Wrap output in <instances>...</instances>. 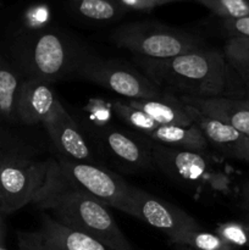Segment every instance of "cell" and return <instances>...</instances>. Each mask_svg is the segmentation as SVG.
<instances>
[{
  "label": "cell",
  "mask_w": 249,
  "mask_h": 250,
  "mask_svg": "<svg viewBox=\"0 0 249 250\" xmlns=\"http://www.w3.org/2000/svg\"><path fill=\"white\" fill-rule=\"evenodd\" d=\"M32 204L62 226L84 233L112 250H134L106 205L62 175L50 159L48 178Z\"/></svg>",
  "instance_id": "6da1fadb"
},
{
  "label": "cell",
  "mask_w": 249,
  "mask_h": 250,
  "mask_svg": "<svg viewBox=\"0 0 249 250\" xmlns=\"http://www.w3.org/2000/svg\"><path fill=\"white\" fill-rule=\"evenodd\" d=\"M134 61L142 73L167 94L177 98H237L233 87L236 75L224 53L216 49L204 46L165 60L134 56Z\"/></svg>",
  "instance_id": "7a4b0ae2"
},
{
  "label": "cell",
  "mask_w": 249,
  "mask_h": 250,
  "mask_svg": "<svg viewBox=\"0 0 249 250\" xmlns=\"http://www.w3.org/2000/svg\"><path fill=\"white\" fill-rule=\"evenodd\" d=\"M85 51L87 49L67 33L46 26L17 32L4 55L23 80L51 84L75 77Z\"/></svg>",
  "instance_id": "3957f363"
},
{
  "label": "cell",
  "mask_w": 249,
  "mask_h": 250,
  "mask_svg": "<svg viewBox=\"0 0 249 250\" xmlns=\"http://www.w3.org/2000/svg\"><path fill=\"white\" fill-rule=\"evenodd\" d=\"M117 46L137 58L165 60L204 48L199 36L156 22H131L117 27L111 34Z\"/></svg>",
  "instance_id": "277c9868"
},
{
  "label": "cell",
  "mask_w": 249,
  "mask_h": 250,
  "mask_svg": "<svg viewBox=\"0 0 249 250\" xmlns=\"http://www.w3.org/2000/svg\"><path fill=\"white\" fill-rule=\"evenodd\" d=\"M75 77L111 90L127 100L156 99L168 95L146 76L132 66L85 51L76 68Z\"/></svg>",
  "instance_id": "5b68a950"
},
{
  "label": "cell",
  "mask_w": 249,
  "mask_h": 250,
  "mask_svg": "<svg viewBox=\"0 0 249 250\" xmlns=\"http://www.w3.org/2000/svg\"><path fill=\"white\" fill-rule=\"evenodd\" d=\"M50 159L32 154H15L0 166V214L10 215L32 204L48 178Z\"/></svg>",
  "instance_id": "8992f818"
},
{
  "label": "cell",
  "mask_w": 249,
  "mask_h": 250,
  "mask_svg": "<svg viewBox=\"0 0 249 250\" xmlns=\"http://www.w3.org/2000/svg\"><path fill=\"white\" fill-rule=\"evenodd\" d=\"M54 159L67 180L106 207L132 215L133 186L128 185L121 176L102 164L71 160L58 154H55Z\"/></svg>",
  "instance_id": "52a82bcc"
},
{
  "label": "cell",
  "mask_w": 249,
  "mask_h": 250,
  "mask_svg": "<svg viewBox=\"0 0 249 250\" xmlns=\"http://www.w3.org/2000/svg\"><path fill=\"white\" fill-rule=\"evenodd\" d=\"M82 131L88 143L122 172H144L154 168L150 148L129 129L95 121L82 126Z\"/></svg>",
  "instance_id": "ba28073f"
},
{
  "label": "cell",
  "mask_w": 249,
  "mask_h": 250,
  "mask_svg": "<svg viewBox=\"0 0 249 250\" xmlns=\"http://www.w3.org/2000/svg\"><path fill=\"white\" fill-rule=\"evenodd\" d=\"M114 114L128 127L129 131L146 144H156L166 148L205 153L208 143L198 126L161 125L126 102L116 100L111 104Z\"/></svg>",
  "instance_id": "9c48e42d"
},
{
  "label": "cell",
  "mask_w": 249,
  "mask_h": 250,
  "mask_svg": "<svg viewBox=\"0 0 249 250\" xmlns=\"http://www.w3.org/2000/svg\"><path fill=\"white\" fill-rule=\"evenodd\" d=\"M131 216L165 233L171 244L202 229L199 222L182 209L137 187L132 192Z\"/></svg>",
  "instance_id": "30bf717a"
},
{
  "label": "cell",
  "mask_w": 249,
  "mask_h": 250,
  "mask_svg": "<svg viewBox=\"0 0 249 250\" xmlns=\"http://www.w3.org/2000/svg\"><path fill=\"white\" fill-rule=\"evenodd\" d=\"M17 246L20 250H112L87 234L62 226L46 212H42L38 229L17 232Z\"/></svg>",
  "instance_id": "8fae6325"
},
{
  "label": "cell",
  "mask_w": 249,
  "mask_h": 250,
  "mask_svg": "<svg viewBox=\"0 0 249 250\" xmlns=\"http://www.w3.org/2000/svg\"><path fill=\"white\" fill-rule=\"evenodd\" d=\"M146 146L150 148L154 168L180 185H200L209 176L210 164L205 153L156 144Z\"/></svg>",
  "instance_id": "7c38bea8"
},
{
  "label": "cell",
  "mask_w": 249,
  "mask_h": 250,
  "mask_svg": "<svg viewBox=\"0 0 249 250\" xmlns=\"http://www.w3.org/2000/svg\"><path fill=\"white\" fill-rule=\"evenodd\" d=\"M42 126L55 148V154L71 160L99 164L90 150L81 126H78L60 102Z\"/></svg>",
  "instance_id": "4fadbf2b"
},
{
  "label": "cell",
  "mask_w": 249,
  "mask_h": 250,
  "mask_svg": "<svg viewBox=\"0 0 249 250\" xmlns=\"http://www.w3.org/2000/svg\"><path fill=\"white\" fill-rule=\"evenodd\" d=\"M185 106L193 124L202 131L208 146L227 158L249 163V137L224 122L205 116L194 107Z\"/></svg>",
  "instance_id": "5bb4252c"
},
{
  "label": "cell",
  "mask_w": 249,
  "mask_h": 250,
  "mask_svg": "<svg viewBox=\"0 0 249 250\" xmlns=\"http://www.w3.org/2000/svg\"><path fill=\"white\" fill-rule=\"evenodd\" d=\"M59 102L60 100L54 94L50 84L23 80L17 97V121L26 126H42Z\"/></svg>",
  "instance_id": "9a60e30c"
},
{
  "label": "cell",
  "mask_w": 249,
  "mask_h": 250,
  "mask_svg": "<svg viewBox=\"0 0 249 250\" xmlns=\"http://www.w3.org/2000/svg\"><path fill=\"white\" fill-rule=\"evenodd\" d=\"M181 103L194 107L210 119L233 127L249 137V99L246 98L180 97Z\"/></svg>",
  "instance_id": "2e32d148"
},
{
  "label": "cell",
  "mask_w": 249,
  "mask_h": 250,
  "mask_svg": "<svg viewBox=\"0 0 249 250\" xmlns=\"http://www.w3.org/2000/svg\"><path fill=\"white\" fill-rule=\"evenodd\" d=\"M129 106L139 110L155 122L161 125L192 126L193 120L188 115L185 105L175 95H166L156 99L124 100Z\"/></svg>",
  "instance_id": "e0dca14e"
},
{
  "label": "cell",
  "mask_w": 249,
  "mask_h": 250,
  "mask_svg": "<svg viewBox=\"0 0 249 250\" xmlns=\"http://www.w3.org/2000/svg\"><path fill=\"white\" fill-rule=\"evenodd\" d=\"M22 82L19 71L0 53V120L6 124H19L16 104Z\"/></svg>",
  "instance_id": "ac0fdd59"
},
{
  "label": "cell",
  "mask_w": 249,
  "mask_h": 250,
  "mask_svg": "<svg viewBox=\"0 0 249 250\" xmlns=\"http://www.w3.org/2000/svg\"><path fill=\"white\" fill-rule=\"evenodd\" d=\"M72 6L78 16L93 22L115 21L126 11L115 0H76Z\"/></svg>",
  "instance_id": "d6986e66"
},
{
  "label": "cell",
  "mask_w": 249,
  "mask_h": 250,
  "mask_svg": "<svg viewBox=\"0 0 249 250\" xmlns=\"http://www.w3.org/2000/svg\"><path fill=\"white\" fill-rule=\"evenodd\" d=\"M227 63L243 84L249 83V37L228 38L224 48Z\"/></svg>",
  "instance_id": "ffe728a7"
},
{
  "label": "cell",
  "mask_w": 249,
  "mask_h": 250,
  "mask_svg": "<svg viewBox=\"0 0 249 250\" xmlns=\"http://www.w3.org/2000/svg\"><path fill=\"white\" fill-rule=\"evenodd\" d=\"M172 246L175 250H236L216 233L205 231L203 227Z\"/></svg>",
  "instance_id": "44dd1931"
},
{
  "label": "cell",
  "mask_w": 249,
  "mask_h": 250,
  "mask_svg": "<svg viewBox=\"0 0 249 250\" xmlns=\"http://www.w3.org/2000/svg\"><path fill=\"white\" fill-rule=\"evenodd\" d=\"M224 20H237L249 15V0H195Z\"/></svg>",
  "instance_id": "7402d4cb"
},
{
  "label": "cell",
  "mask_w": 249,
  "mask_h": 250,
  "mask_svg": "<svg viewBox=\"0 0 249 250\" xmlns=\"http://www.w3.org/2000/svg\"><path fill=\"white\" fill-rule=\"evenodd\" d=\"M215 233L234 249L249 247V226L247 222H225L217 226Z\"/></svg>",
  "instance_id": "603a6c76"
},
{
  "label": "cell",
  "mask_w": 249,
  "mask_h": 250,
  "mask_svg": "<svg viewBox=\"0 0 249 250\" xmlns=\"http://www.w3.org/2000/svg\"><path fill=\"white\" fill-rule=\"evenodd\" d=\"M15 154H32L36 155L37 150L34 146L20 141L16 137H12L11 134L0 132V166L2 161L10 155Z\"/></svg>",
  "instance_id": "cb8c5ba5"
},
{
  "label": "cell",
  "mask_w": 249,
  "mask_h": 250,
  "mask_svg": "<svg viewBox=\"0 0 249 250\" xmlns=\"http://www.w3.org/2000/svg\"><path fill=\"white\" fill-rule=\"evenodd\" d=\"M222 27L229 38L233 37H249V15L237 20H224Z\"/></svg>",
  "instance_id": "d4e9b609"
},
{
  "label": "cell",
  "mask_w": 249,
  "mask_h": 250,
  "mask_svg": "<svg viewBox=\"0 0 249 250\" xmlns=\"http://www.w3.org/2000/svg\"><path fill=\"white\" fill-rule=\"evenodd\" d=\"M124 10H151L156 7L155 0H115Z\"/></svg>",
  "instance_id": "484cf974"
},
{
  "label": "cell",
  "mask_w": 249,
  "mask_h": 250,
  "mask_svg": "<svg viewBox=\"0 0 249 250\" xmlns=\"http://www.w3.org/2000/svg\"><path fill=\"white\" fill-rule=\"evenodd\" d=\"M241 198H242V207L249 211V183H246L242 188V193H241Z\"/></svg>",
  "instance_id": "4316f807"
},
{
  "label": "cell",
  "mask_w": 249,
  "mask_h": 250,
  "mask_svg": "<svg viewBox=\"0 0 249 250\" xmlns=\"http://www.w3.org/2000/svg\"><path fill=\"white\" fill-rule=\"evenodd\" d=\"M2 238H4V220L2 215L0 214V246L2 244Z\"/></svg>",
  "instance_id": "83f0119b"
},
{
  "label": "cell",
  "mask_w": 249,
  "mask_h": 250,
  "mask_svg": "<svg viewBox=\"0 0 249 250\" xmlns=\"http://www.w3.org/2000/svg\"><path fill=\"white\" fill-rule=\"evenodd\" d=\"M175 1H185V0H155L156 6H160V5H165V4H170V2H175Z\"/></svg>",
  "instance_id": "f1b7e54d"
},
{
  "label": "cell",
  "mask_w": 249,
  "mask_h": 250,
  "mask_svg": "<svg viewBox=\"0 0 249 250\" xmlns=\"http://www.w3.org/2000/svg\"><path fill=\"white\" fill-rule=\"evenodd\" d=\"M243 97L246 99H249V83L248 84L244 85V89H243Z\"/></svg>",
  "instance_id": "f546056e"
},
{
  "label": "cell",
  "mask_w": 249,
  "mask_h": 250,
  "mask_svg": "<svg viewBox=\"0 0 249 250\" xmlns=\"http://www.w3.org/2000/svg\"><path fill=\"white\" fill-rule=\"evenodd\" d=\"M0 250H6V249H5L4 247H2V244H1V246H0Z\"/></svg>",
  "instance_id": "4dcf8cb0"
},
{
  "label": "cell",
  "mask_w": 249,
  "mask_h": 250,
  "mask_svg": "<svg viewBox=\"0 0 249 250\" xmlns=\"http://www.w3.org/2000/svg\"><path fill=\"white\" fill-rule=\"evenodd\" d=\"M247 224H248V226H249V221H248V222H247Z\"/></svg>",
  "instance_id": "1f68e13d"
}]
</instances>
